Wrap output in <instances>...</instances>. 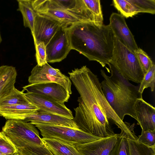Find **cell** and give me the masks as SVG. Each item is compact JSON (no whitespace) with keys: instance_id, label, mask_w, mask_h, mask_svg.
Listing matches in <instances>:
<instances>
[{"instance_id":"cell-1","label":"cell","mask_w":155,"mask_h":155,"mask_svg":"<svg viewBox=\"0 0 155 155\" xmlns=\"http://www.w3.org/2000/svg\"><path fill=\"white\" fill-rule=\"evenodd\" d=\"M69 78L80 95L74 109L73 120L79 129L100 138L115 134L110 122L116 125L127 138L137 140L134 125L122 120L107 100L97 76L86 65L68 72Z\"/></svg>"},{"instance_id":"cell-2","label":"cell","mask_w":155,"mask_h":155,"mask_svg":"<svg viewBox=\"0 0 155 155\" xmlns=\"http://www.w3.org/2000/svg\"><path fill=\"white\" fill-rule=\"evenodd\" d=\"M71 50L95 61L103 67L109 64L112 56L114 36L109 25H101L82 21L67 26Z\"/></svg>"},{"instance_id":"cell-3","label":"cell","mask_w":155,"mask_h":155,"mask_svg":"<svg viewBox=\"0 0 155 155\" xmlns=\"http://www.w3.org/2000/svg\"><path fill=\"white\" fill-rule=\"evenodd\" d=\"M111 73L107 75L104 71L101 70L104 78L101 83L104 94L115 112L122 121L126 115L137 120L135 106L137 101L142 97L138 91L139 86H135L123 78L110 63L108 64Z\"/></svg>"},{"instance_id":"cell-4","label":"cell","mask_w":155,"mask_h":155,"mask_svg":"<svg viewBox=\"0 0 155 155\" xmlns=\"http://www.w3.org/2000/svg\"><path fill=\"white\" fill-rule=\"evenodd\" d=\"M11 140L18 155H53L34 125L23 120H8L2 131Z\"/></svg>"},{"instance_id":"cell-5","label":"cell","mask_w":155,"mask_h":155,"mask_svg":"<svg viewBox=\"0 0 155 155\" xmlns=\"http://www.w3.org/2000/svg\"><path fill=\"white\" fill-rule=\"evenodd\" d=\"M109 63L128 81L140 84L145 74L134 52L115 36L112 56Z\"/></svg>"},{"instance_id":"cell-6","label":"cell","mask_w":155,"mask_h":155,"mask_svg":"<svg viewBox=\"0 0 155 155\" xmlns=\"http://www.w3.org/2000/svg\"><path fill=\"white\" fill-rule=\"evenodd\" d=\"M30 123L39 130L42 138L57 139L73 144L86 143L103 138L79 129L46 123Z\"/></svg>"},{"instance_id":"cell-7","label":"cell","mask_w":155,"mask_h":155,"mask_svg":"<svg viewBox=\"0 0 155 155\" xmlns=\"http://www.w3.org/2000/svg\"><path fill=\"white\" fill-rule=\"evenodd\" d=\"M67 26L61 25L46 46L47 63L61 61L66 57L71 50Z\"/></svg>"},{"instance_id":"cell-8","label":"cell","mask_w":155,"mask_h":155,"mask_svg":"<svg viewBox=\"0 0 155 155\" xmlns=\"http://www.w3.org/2000/svg\"><path fill=\"white\" fill-rule=\"evenodd\" d=\"M63 25L53 18L37 13L35 18L34 32L32 35L34 45L43 42L46 46L59 28Z\"/></svg>"},{"instance_id":"cell-9","label":"cell","mask_w":155,"mask_h":155,"mask_svg":"<svg viewBox=\"0 0 155 155\" xmlns=\"http://www.w3.org/2000/svg\"><path fill=\"white\" fill-rule=\"evenodd\" d=\"M25 95L28 101L40 110L73 119L72 112L62 103L43 95L26 92Z\"/></svg>"},{"instance_id":"cell-10","label":"cell","mask_w":155,"mask_h":155,"mask_svg":"<svg viewBox=\"0 0 155 155\" xmlns=\"http://www.w3.org/2000/svg\"><path fill=\"white\" fill-rule=\"evenodd\" d=\"M22 91L45 96L58 102L64 103L68 101L70 94L60 84L53 82L29 84L23 87Z\"/></svg>"},{"instance_id":"cell-11","label":"cell","mask_w":155,"mask_h":155,"mask_svg":"<svg viewBox=\"0 0 155 155\" xmlns=\"http://www.w3.org/2000/svg\"><path fill=\"white\" fill-rule=\"evenodd\" d=\"M108 25L114 36L123 44L134 52L138 48L134 35L126 23L124 17L121 14L112 13Z\"/></svg>"},{"instance_id":"cell-12","label":"cell","mask_w":155,"mask_h":155,"mask_svg":"<svg viewBox=\"0 0 155 155\" xmlns=\"http://www.w3.org/2000/svg\"><path fill=\"white\" fill-rule=\"evenodd\" d=\"M119 135L115 134L89 142L74 145L82 155H109Z\"/></svg>"},{"instance_id":"cell-13","label":"cell","mask_w":155,"mask_h":155,"mask_svg":"<svg viewBox=\"0 0 155 155\" xmlns=\"http://www.w3.org/2000/svg\"><path fill=\"white\" fill-rule=\"evenodd\" d=\"M135 110L137 121L142 130H155V108L142 97L137 101Z\"/></svg>"},{"instance_id":"cell-14","label":"cell","mask_w":155,"mask_h":155,"mask_svg":"<svg viewBox=\"0 0 155 155\" xmlns=\"http://www.w3.org/2000/svg\"><path fill=\"white\" fill-rule=\"evenodd\" d=\"M23 120L27 122L48 124L79 129L72 119L39 110L29 114Z\"/></svg>"},{"instance_id":"cell-15","label":"cell","mask_w":155,"mask_h":155,"mask_svg":"<svg viewBox=\"0 0 155 155\" xmlns=\"http://www.w3.org/2000/svg\"><path fill=\"white\" fill-rule=\"evenodd\" d=\"M39 110L30 102L0 107V116L6 120H23L27 116Z\"/></svg>"},{"instance_id":"cell-16","label":"cell","mask_w":155,"mask_h":155,"mask_svg":"<svg viewBox=\"0 0 155 155\" xmlns=\"http://www.w3.org/2000/svg\"><path fill=\"white\" fill-rule=\"evenodd\" d=\"M41 139L53 155H82L73 144L55 139Z\"/></svg>"},{"instance_id":"cell-17","label":"cell","mask_w":155,"mask_h":155,"mask_svg":"<svg viewBox=\"0 0 155 155\" xmlns=\"http://www.w3.org/2000/svg\"><path fill=\"white\" fill-rule=\"evenodd\" d=\"M17 75L15 67L7 65L0 66V98L10 93L15 88Z\"/></svg>"},{"instance_id":"cell-18","label":"cell","mask_w":155,"mask_h":155,"mask_svg":"<svg viewBox=\"0 0 155 155\" xmlns=\"http://www.w3.org/2000/svg\"><path fill=\"white\" fill-rule=\"evenodd\" d=\"M28 81L30 84L47 82H55L64 87L70 95L72 93L71 82L68 77L66 78L57 77L51 74L39 72L33 68L31 71V74L28 77Z\"/></svg>"},{"instance_id":"cell-19","label":"cell","mask_w":155,"mask_h":155,"mask_svg":"<svg viewBox=\"0 0 155 155\" xmlns=\"http://www.w3.org/2000/svg\"><path fill=\"white\" fill-rule=\"evenodd\" d=\"M39 14L53 18L68 26L84 21L82 19L76 15L59 8H48Z\"/></svg>"},{"instance_id":"cell-20","label":"cell","mask_w":155,"mask_h":155,"mask_svg":"<svg viewBox=\"0 0 155 155\" xmlns=\"http://www.w3.org/2000/svg\"><path fill=\"white\" fill-rule=\"evenodd\" d=\"M17 10L21 13L23 25L29 28L32 35L34 31L35 18L37 13L33 8L31 0H18Z\"/></svg>"},{"instance_id":"cell-21","label":"cell","mask_w":155,"mask_h":155,"mask_svg":"<svg viewBox=\"0 0 155 155\" xmlns=\"http://www.w3.org/2000/svg\"><path fill=\"white\" fill-rule=\"evenodd\" d=\"M113 3L115 7L124 17H131L139 13H144L133 0H113Z\"/></svg>"},{"instance_id":"cell-22","label":"cell","mask_w":155,"mask_h":155,"mask_svg":"<svg viewBox=\"0 0 155 155\" xmlns=\"http://www.w3.org/2000/svg\"><path fill=\"white\" fill-rule=\"evenodd\" d=\"M22 91L15 87L9 93L0 98V107L29 103Z\"/></svg>"},{"instance_id":"cell-23","label":"cell","mask_w":155,"mask_h":155,"mask_svg":"<svg viewBox=\"0 0 155 155\" xmlns=\"http://www.w3.org/2000/svg\"><path fill=\"white\" fill-rule=\"evenodd\" d=\"M129 155H155V146H149L137 140L127 138Z\"/></svg>"},{"instance_id":"cell-24","label":"cell","mask_w":155,"mask_h":155,"mask_svg":"<svg viewBox=\"0 0 155 155\" xmlns=\"http://www.w3.org/2000/svg\"><path fill=\"white\" fill-rule=\"evenodd\" d=\"M109 155H129L127 138L124 134H119L117 142Z\"/></svg>"},{"instance_id":"cell-25","label":"cell","mask_w":155,"mask_h":155,"mask_svg":"<svg viewBox=\"0 0 155 155\" xmlns=\"http://www.w3.org/2000/svg\"><path fill=\"white\" fill-rule=\"evenodd\" d=\"M155 83V65L154 64L145 74L144 77L140 84L139 92L142 94L145 89L150 88L151 91L154 89Z\"/></svg>"},{"instance_id":"cell-26","label":"cell","mask_w":155,"mask_h":155,"mask_svg":"<svg viewBox=\"0 0 155 155\" xmlns=\"http://www.w3.org/2000/svg\"><path fill=\"white\" fill-rule=\"evenodd\" d=\"M0 151L3 155H12L18 153L15 145L2 131H0Z\"/></svg>"},{"instance_id":"cell-27","label":"cell","mask_w":155,"mask_h":155,"mask_svg":"<svg viewBox=\"0 0 155 155\" xmlns=\"http://www.w3.org/2000/svg\"><path fill=\"white\" fill-rule=\"evenodd\" d=\"M134 53L145 74L153 64L152 60L146 53L140 48H138Z\"/></svg>"},{"instance_id":"cell-28","label":"cell","mask_w":155,"mask_h":155,"mask_svg":"<svg viewBox=\"0 0 155 155\" xmlns=\"http://www.w3.org/2000/svg\"><path fill=\"white\" fill-rule=\"evenodd\" d=\"M36 50L35 57L37 65L41 66L47 63L46 46L43 42L35 45Z\"/></svg>"},{"instance_id":"cell-29","label":"cell","mask_w":155,"mask_h":155,"mask_svg":"<svg viewBox=\"0 0 155 155\" xmlns=\"http://www.w3.org/2000/svg\"><path fill=\"white\" fill-rule=\"evenodd\" d=\"M137 140L148 146H155V130H142L141 134Z\"/></svg>"},{"instance_id":"cell-30","label":"cell","mask_w":155,"mask_h":155,"mask_svg":"<svg viewBox=\"0 0 155 155\" xmlns=\"http://www.w3.org/2000/svg\"><path fill=\"white\" fill-rule=\"evenodd\" d=\"M34 68L39 72L51 74L57 77L62 78H66L68 77L63 74L60 70L52 67L48 63L41 66H39L37 64Z\"/></svg>"},{"instance_id":"cell-31","label":"cell","mask_w":155,"mask_h":155,"mask_svg":"<svg viewBox=\"0 0 155 155\" xmlns=\"http://www.w3.org/2000/svg\"><path fill=\"white\" fill-rule=\"evenodd\" d=\"M133 2L144 13L152 14L155 13V0H133Z\"/></svg>"},{"instance_id":"cell-32","label":"cell","mask_w":155,"mask_h":155,"mask_svg":"<svg viewBox=\"0 0 155 155\" xmlns=\"http://www.w3.org/2000/svg\"><path fill=\"white\" fill-rule=\"evenodd\" d=\"M2 41V38L1 35V30H0V45Z\"/></svg>"},{"instance_id":"cell-33","label":"cell","mask_w":155,"mask_h":155,"mask_svg":"<svg viewBox=\"0 0 155 155\" xmlns=\"http://www.w3.org/2000/svg\"><path fill=\"white\" fill-rule=\"evenodd\" d=\"M0 155H3L2 153L0 151Z\"/></svg>"},{"instance_id":"cell-34","label":"cell","mask_w":155,"mask_h":155,"mask_svg":"<svg viewBox=\"0 0 155 155\" xmlns=\"http://www.w3.org/2000/svg\"><path fill=\"white\" fill-rule=\"evenodd\" d=\"M12 155H18V153H15V154Z\"/></svg>"}]
</instances>
